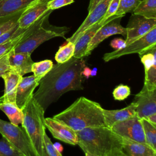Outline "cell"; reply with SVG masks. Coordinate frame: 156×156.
Wrapping results in <instances>:
<instances>
[{"instance_id": "8", "label": "cell", "mask_w": 156, "mask_h": 156, "mask_svg": "<svg viewBox=\"0 0 156 156\" xmlns=\"http://www.w3.org/2000/svg\"><path fill=\"white\" fill-rule=\"evenodd\" d=\"M110 129L123 138L146 143L141 120L136 116L117 122Z\"/></svg>"}, {"instance_id": "23", "label": "cell", "mask_w": 156, "mask_h": 156, "mask_svg": "<svg viewBox=\"0 0 156 156\" xmlns=\"http://www.w3.org/2000/svg\"><path fill=\"white\" fill-rule=\"evenodd\" d=\"M133 14L156 19V0H141Z\"/></svg>"}, {"instance_id": "35", "label": "cell", "mask_w": 156, "mask_h": 156, "mask_svg": "<svg viewBox=\"0 0 156 156\" xmlns=\"http://www.w3.org/2000/svg\"><path fill=\"white\" fill-rule=\"evenodd\" d=\"M119 4V0H112L108 6V8L107 9V11L104 17L101 20L100 23L102 24H105L107 21V20L108 18L113 16L118 9Z\"/></svg>"}, {"instance_id": "17", "label": "cell", "mask_w": 156, "mask_h": 156, "mask_svg": "<svg viewBox=\"0 0 156 156\" xmlns=\"http://www.w3.org/2000/svg\"><path fill=\"white\" fill-rule=\"evenodd\" d=\"M36 0H0V22L23 11Z\"/></svg>"}, {"instance_id": "44", "label": "cell", "mask_w": 156, "mask_h": 156, "mask_svg": "<svg viewBox=\"0 0 156 156\" xmlns=\"http://www.w3.org/2000/svg\"><path fill=\"white\" fill-rule=\"evenodd\" d=\"M53 145H54V146L55 147V148L57 151H58L60 152H62V151H63V146H62V144H60L58 143H55V144H53Z\"/></svg>"}, {"instance_id": "27", "label": "cell", "mask_w": 156, "mask_h": 156, "mask_svg": "<svg viewBox=\"0 0 156 156\" xmlns=\"http://www.w3.org/2000/svg\"><path fill=\"white\" fill-rule=\"evenodd\" d=\"M141 0H119L118 10L113 16H123L127 13H133Z\"/></svg>"}, {"instance_id": "10", "label": "cell", "mask_w": 156, "mask_h": 156, "mask_svg": "<svg viewBox=\"0 0 156 156\" xmlns=\"http://www.w3.org/2000/svg\"><path fill=\"white\" fill-rule=\"evenodd\" d=\"M156 27V19L147 18L132 14L129 18L126 29V46L145 35Z\"/></svg>"}, {"instance_id": "43", "label": "cell", "mask_w": 156, "mask_h": 156, "mask_svg": "<svg viewBox=\"0 0 156 156\" xmlns=\"http://www.w3.org/2000/svg\"><path fill=\"white\" fill-rule=\"evenodd\" d=\"M107 156H127V155H126L122 152V150H118V151H116L115 152H112L111 154H110Z\"/></svg>"}, {"instance_id": "41", "label": "cell", "mask_w": 156, "mask_h": 156, "mask_svg": "<svg viewBox=\"0 0 156 156\" xmlns=\"http://www.w3.org/2000/svg\"><path fill=\"white\" fill-rule=\"evenodd\" d=\"M91 70L88 67H87L86 66L83 68V71H82V75L83 77H85L87 79L89 78L90 76V73H91Z\"/></svg>"}, {"instance_id": "11", "label": "cell", "mask_w": 156, "mask_h": 156, "mask_svg": "<svg viewBox=\"0 0 156 156\" xmlns=\"http://www.w3.org/2000/svg\"><path fill=\"white\" fill-rule=\"evenodd\" d=\"M133 102L136 105V116L139 118L156 113V90H149L144 85L141 90L135 94Z\"/></svg>"}, {"instance_id": "29", "label": "cell", "mask_w": 156, "mask_h": 156, "mask_svg": "<svg viewBox=\"0 0 156 156\" xmlns=\"http://www.w3.org/2000/svg\"><path fill=\"white\" fill-rule=\"evenodd\" d=\"M144 86L149 90H156V64L145 71Z\"/></svg>"}, {"instance_id": "16", "label": "cell", "mask_w": 156, "mask_h": 156, "mask_svg": "<svg viewBox=\"0 0 156 156\" xmlns=\"http://www.w3.org/2000/svg\"><path fill=\"white\" fill-rule=\"evenodd\" d=\"M8 60L10 69L21 76L32 72V65L34 62L29 54L16 53L14 52L13 49L8 53Z\"/></svg>"}, {"instance_id": "15", "label": "cell", "mask_w": 156, "mask_h": 156, "mask_svg": "<svg viewBox=\"0 0 156 156\" xmlns=\"http://www.w3.org/2000/svg\"><path fill=\"white\" fill-rule=\"evenodd\" d=\"M40 78L34 75L22 77L16 88L15 104L19 108L23 110L30 99L32 97L34 91L38 86Z\"/></svg>"}, {"instance_id": "18", "label": "cell", "mask_w": 156, "mask_h": 156, "mask_svg": "<svg viewBox=\"0 0 156 156\" xmlns=\"http://www.w3.org/2000/svg\"><path fill=\"white\" fill-rule=\"evenodd\" d=\"M136 105L134 102L119 110H106L103 108L105 126L110 128L115 124L136 116Z\"/></svg>"}, {"instance_id": "21", "label": "cell", "mask_w": 156, "mask_h": 156, "mask_svg": "<svg viewBox=\"0 0 156 156\" xmlns=\"http://www.w3.org/2000/svg\"><path fill=\"white\" fill-rule=\"evenodd\" d=\"M122 151L127 156L156 155V151L146 143L134 141L126 138H123Z\"/></svg>"}, {"instance_id": "46", "label": "cell", "mask_w": 156, "mask_h": 156, "mask_svg": "<svg viewBox=\"0 0 156 156\" xmlns=\"http://www.w3.org/2000/svg\"><path fill=\"white\" fill-rule=\"evenodd\" d=\"M85 156H91L90 155H89L88 154H87V153H85Z\"/></svg>"}, {"instance_id": "32", "label": "cell", "mask_w": 156, "mask_h": 156, "mask_svg": "<svg viewBox=\"0 0 156 156\" xmlns=\"http://www.w3.org/2000/svg\"><path fill=\"white\" fill-rule=\"evenodd\" d=\"M130 94V88L127 85L120 84L113 91V96L115 100L123 101Z\"/></svg>"}, {"instance_id": "26", "label": "cell", "mask_w": 156, "mask_h": 156, "mask_svg": "<svg viewBox=\"0 0 156 156\" xmlns=\"http://www.w3.org/2000/svg\"><path fill=\"white\" fill-rule=\"evenodd\" d=\"M54 64L51 60H44L38 62H34L32 65V72L34 76L41 79L52 68Z\"/></svg>"}, {"instance_id": "40", "label": "cell", "mask_w": 156, "mask_h": 156, "mask_svg": "<svg viewBox=\"0 0 156 156\" xmlns=\"http://www.w3.org/2000/svg\"><path fill=\"white\" fill-rule=\"evenodd\" d=\"M102 0H90L89 5L88 7V13L91 12L94 7L95 6Z\"/></svg>"}, {"instance_id": "36", "label": "cell", "mask_w": 156, "mask_h": 156, "mask_svg": "<svg viewBox=\"0 0 156 156\" xmlns=\"http://www.w3.org/2000/svg\"><path fill=\"white\" fill-rule=\"evenodd\" d=\"M44 141L48 156H62L61 152H60L55 148V147L53 145V143H52L51 140H50V138L46 133L44 134Z\"/></svg>"}, {"instance_id": "30", "label": "cell", "mask_w": 156, "mask_h": 156, "mask_svg": "<svg viewBox=\"0 0 156 156\" xmlns=\"http://www.w3.org/2000/svg\"><path fill=\"white\" fill-rule=\"evenodd\" d=\"M139 55L141 62L144 65V71L147 70L152 65L156 64V47Z\"/></svg>"}, {"instance_id": "2", "label": "cell", "mask_w": 156, "mask_h": 156, "mask_svg": "<svg viewBox=\"0 0 156 156\" xmlns=\"http://www.w3.org/2000/svg\"><path fill=\"white\" fill-rule=\"evenodd\" d=\"M102 109L98 102L82 96L52 118L77 132L87 127L105 126Z\"/></svg>"}, {"instance_id": "39", "label": "cell", "mask_w": 156, "mask_h": 156, "mask_svg": "<svg viewBox=\"0 0 156 156\" xmlns=\"http://www.w3.org/2000/svg\"><path fill=\"white\" fill-rule=\"evenodd\" d=\"M110 46L115 50H120L126 46V41L122 38H115L110 41Z\"/></svg>"}, {"instance_id": "9", "label": "cell", "mask_w": 156, "mask_h": 156, "mask_svg": "<svg viewBox=\"0 0 156 156\" xmlns=\"http://www.w3.org/2000/svg\"><path fill=\"white\" fill-rule=\"evenodd\" d=\"M122 16H112L107 20L105 23L95 34L88 46L85 56L89 55L91 52L107 37L121 34L126 37V29L121 25V19Z\"/></svg>"}, {"instance_id": "22", "label": "cell", "mask_w": 156, "mask_h": 156, "mask_svg": "<svg viewBox=\"0 0 156 156\" xmlns=\"http://www.w3.org/2000/svg\"><path fill=\"white\" fill-rule=\"evenodd\" d=\"M0 110L6 115L10 122L15 126L21 124L23 120V113L15 103L0 101Z\"/></svg>"}, {"instance_id": "38", "label": "cell", "mask_w": 156, "mask_h": 156, "mask_svg": "<svg viewBox=\"0 0 156 156\" xmlns=\"http://www.w3.org/2000/svg\"><path fill=\"white\" fill-rule=\"evenodd\" d=\"M10 69L8 60V54L0 57V77Z\"/></svg>"}, {"instance_id": "24", "label": "cell", "mask_w": 156, "mask_h": 156, "mask_svg": "<svg viewBox=\"0 0 156 156\" xmlns=\"http://www.w3.org/2000/svg\"><path fill=\"white\" fill-rule=\"evenodd\" d=\"M146 143L156 151V126L141 118Z\"/></svg>"}, {"instance_id": "3", "label": "cell", "mask_w": 156, "mask_h": 156, "mask_svg": "<svg viewBox=\"0 0 156 156\" xmlns=\"http://www.w3.org/2000/svg\"><path fill=\"white\" fill-rule=\"evenodd\" d=\"M76 133L77 144L91 156H107L122 150L123 138L105 126L87 127Z\"/></svg>"}, {"instance_id": "25", "label": "cell", "mask_w": 156, "mask_h": 156, "mask_svg": "<svg viewBox=\"0 0 156 156\" xmlns=\"http://www.w3.org/2000/svg\"><path fill=\"white\" fill-rule=\"evenodd\" d=\"M74 43L71 41H67L66 44L60 46L55 55L57 63H63L70 60L74 55Z\"/></svg>"}, {"instance_id": "47", "label": "cell", "mask_w": 156, "mask_h": 156, "mask_svg": "<svg viewBox=\"0 0 156 156\" xmlns=\"http://www.w3.org/2000/svg\"><path fill=\"white\" fill-rule=\"evenodd\" d=\"M155 156H156V155H155Z\"/></svg>"}, {"instance_id": "20", "label": "cell", "mask_w": 156, "mask_h": 156, "mask_svg": "<svg viewBox=\"0 0 156 156\" xmlns=\"http://www.w3.org/2000/svg\"><path fill=\"white\" fill-rule=\"evenodd\" d=\"M107 23V22H106ZM101 23L98 22L85 30L82 34L74 42L75 49L73 57L82 58L85 57V53L91 39L96 32L104 25Z\"/></svg>"}, {"instance_id": "13", "label": "cell", "mask_w": 156, "mask_h": 156, "mask_svg": "<svg viewBox=\"0 0 156 156\" xmlns=\"http://www.w3.org/2000/svg\"><path fill=\"white\" fill-rule=\"evenodd\" d=\"M111 1L112 0H102L99 2L95 7L88 13L87 18L77 30L69 38L66 39V41H71L74 43L76 40L85 30L95 23L101 21L104 17Z\"/></svg>"}, {"instance_id": "34", "label": "cell", "mask_w": 156, "mask_h": 156, "mask_svg": "<svg viewBox=\"0 0 156 156\" xmlns=\"http://www.w3.org/2000/svg\"><path fill=\"white\" fill-rule=\"evenodd\" d=\"M21 13H19L8 20L0 22V37L7 31L18 24V20Z\"/></svg>"}, {"instance_id": "19", "label": "cell", "mask_w": 156, "mask_h": 156, "mask_svg": "<svg viewBox=\"0 0 156 156\" xmlns=\"http://www.w3.org/2000/svg\"><path fill=\"white\" fill-rule=\"evenodd\" d=\"M22 77L18 73L11 69L1 76L4 81L5 88L4 94L0 97V101L15 103L17 86Z\"/></svg>"}, {"instance_id": "4", "label": "cell", "mask_w": 156, "mask_h": 156, "mask_svg": "<svg viewBox=\"0 0 156 156\" xmlns=\"http://www.w3.org/2000/svg\"><path fill=\"white\" fill-rule=\"evenodd\" d=\"M52 10H48L38 20L28 27L25 35L21 40L15 46V52H32L41 44L51 38L61 37L69 31V28L65 26H56L51 25L49 22V17Z\"/></svg>"}, {"instance_id": "45", "label": "cell", "mask_w": 156, "mask_h": 156, "mask_svg": "<svg viewBox=\"0 0 156 156\" xmlns=\"http://www.w3.org/2000/svg\"><path fill=\"white\" fill-rule=\"evenodd\" d=\"M97 68H94L92 70H91V73H90V76H94L96 75L97 73Z\"/></svg>"}, {"instance_id": "6", "label": "cell", "mask_w": 156, "mask_h": 156, "mask_svg": "<svg viewBox=\"0 0 156 156\" xmlns=\"http://www.w3.org/2000/svg\"><path fill=\"white\" fill-rule=\"evenodd\" d=\"M0 133L25 156H38L30 140L23 127L0 119Z\"/></svg>"}, {"instance_id": "37", "label": "cell", "mask_w": 156, "mask_h": 156, "mask_svg": "<svg viewBox=\"0 0 156 156\" xmlns=\"http://www.w3.org/2000/svg\"><path fill=\"white\" fill-rule=\"evenodd\" d=\"M74 0H51L48 5V10H54L74 2Z\"/></svg>"}, {"instance_id": "42", "label": "cell", "mask_w": 156, "mask_h": 156, "mask_svg": "<svg viewBox=\"0 0 156 156\" xmlns=\"http://www.w3.org/2000/svg\"><path fill=\"white\" fill-rule=\"evenodd\" d=\"M144 119H146V120H147L149 122L153 124L154 125L156 126V113L146 117Z\"/></svg>"}, {"instance_id": "33", "label": "cell", "mask_w": 156, "mask_h": 156, "mask_svg": "<svg viewBox=\"0 0 156 156\" xmlns=\"http://www.w3.org/2000/svg\"><path fill=\"white\" fill-rule=\"evenodd\" d=\"M26 29H21L19 27L18 24L16 25L0 37V44L16 37L24 32Z\"/></svg>"}, {"instance_id": "12", "label": "cell", "mask_w": 156, "mask_h": 156, "mask_svg": "<svg viewBox=\"0 0 156 156\" xmlns=\"http://www.w3.org/2000/svg\"><path fill=\"white\" fill-rule=\"evenodd\" d=\"M44 124L53 137L67 144H77L76 132L64 122L54 118H46Z\"/></svg>"}, {"instance_id": "5", "label": "cell", "mask_w": 156, "mask_h": 156, "mask_svg": "<svg viewBox=\"0 0 156 156\" xmlns=\"http://www.w3.org/2000/svg\"><path fill=\"white\" fill-rule=\"evenodd\" d=\"M22 127L27 134L38 156H48L44 141L46 133L44 111L32 97L22 110Z\"/></svg>"}, {"instance_id": "1", "label": "cell", "mask_w": 156, "mask_h": 156, "mask_svg": "<svg viewBox=\"0 0 156 156\" xmlns=\"http://www.w3.org/2000/svg\"><path fill=\"white\" fill-rule=\"evenodd\" d=\"M85 66L83 58L73 57L65 63L54 65L52 69L40 79L39 88L33 93V98L45 112L64 93L83 90L82 71Z\"/></svg>"}, {"instance_id": "28", "label": "cell", "mask_w": 156, "mask_h": 156, "mask_svg": "<svg viewBox=\"0 0 156 156\" xmlns=\"http://www.w3.org/2000/svg\"><path fill=\"white\" fill-rule=\"evenodd\" d=\"M0 156H25L5 138L0 140Z\"/></svg>"}, {"instance_id": "31", "label": "cell", "mask_w": 156, "mask_h": 156, "mask_svg": "<svg viewBox=\"0 0 156 156\" xmlns=\"http://www.w3.org/2000/svg\"><path fill=\"white\" fill-rule=\"evenodd\" d=\"M26 29L24 32H23L16 37L0 44V57L8 54L12 49L15 48V46L21 40V39L24 36Z\"/></svg>"}, {"instance_id": "7", "label": "cell", "mask_w": 156, "mask_h": 156, "mask_svg": "<svg viewBox=\"0 0 156 156\" xmlns=\"http://www.w3.org/2000/svg\"><path fill=\"white\" fill-rule=\"evenodd\" d=\"M155 44L156 27L143 37L127 44L125 48L120 50H115L112 52L105 53L102 58L104 61L107 62L125 55L136 53L140 55L155 48Z\"/></svg>"}, {"instance_id": "14", "label": "cell", "mask_w": 156, "mask_h": 156, "mask_svg": "<svg viewBox=\"0 0 156 156\" xmlns=\"http://www.w3.org/2000/svg\"><path fill=\"white\" fill-rule=\"evenodd\" d=\"M51 0H36L27 7L20 15L18 24L21 29H26L38 20L48 10V3Z\"/></svg>"}]
</instances>
